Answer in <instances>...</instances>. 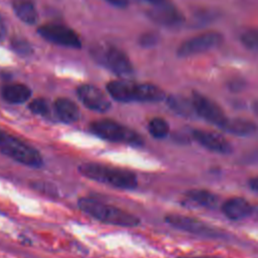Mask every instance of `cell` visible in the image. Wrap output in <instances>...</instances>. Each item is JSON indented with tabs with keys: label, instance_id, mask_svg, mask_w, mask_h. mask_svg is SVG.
<instances>
[{
	"label": "cell",
	"instance_id": "cell-1",
	"mask_svg": "<svg viewBox=\"0 0 258 258\" xmlns=\"http://www.w3.org/2000/svg\"><path fill=\"white\" fill-rule=\"evenodd\" d=\"M106 90L117 102L156 103L165 98L164 92L150 83H135L127 80H115L107 84Z\"/></svg>",
	"mask_w": 258,
	"mask_h": 258
},
{
	"label": "cell",
	"instance_id": "cell-2",
	"mask_svg": "<svg viewBox=\"0 0 258 258\" xmlns=\"http://www.w3.org/2000/svg\"><path fill=\"white\" fill-rule=\"evenodd\" d=\"M79 172L89 179L117 188L133 189L138 185L137 176L132 171L99 162L83 163L79 166Z\"/></svg>",
	"mask_w": 258,
	"mask_h": 258
},
{
	"label": "cell",
	"instance_id": "cell-3",
	"mask_svg": "<svg viewBox=\"0 0 258 258\" xmlns=\"http://www.w3.org/2000/svg\"><path fill=\"white\" fill-rule=\"evenodd\" d=\"M78 206L87 215L106 224L120 227H136L140 224V219L135 215L94 199L81 198Z\"/></svg>",
	"mask_w": 258,
	"mask_h": 258
},
{
	"label": "cell",
	"instance_id": "cell-4",
	"mask_svg": "<svg viewBox=\"0 0 258 258\" xmlns=\"http://www.w3.org/2000/svg\"><path fill=\"white\" fill-rule=\"evenodd\" d=\"M90 55L98 64L119 77H128L134 72L129 56L113 44L97 42L91 46Z\"/></svg>",
	"mask_w": 258,
	"mask_h": 258
},
{
	"label": "cell",
	"instance_id": "cell-5",
	"mask_svg": "<svg viewBox=\"0 0 258 258\" xmlns=\"http://www.w3.org/2000/svg\"><path fill=\"white\" fill-rule=\"evenodd\" d=\"M0 152L26 166L40 167L43 164L42 156L37 149L1 127Z\"/></svg>",
	"mask_w": 258,
	"mask_h": 258
},
{
	"label": "cell",
	"instance_id": "cell-6",
	"mask_svg": "<svg viewBox=\"0 0 258 258\" xmlns=\"http://www.w3.org/2000/svg\"><path fill=\"white\" fill-rule=\"evenodd\" d=\"M89 128L96 136L111 142H120L133 146L144 144L143 138L138 132L111 119L95 120L90 124Z\"/></svg>",
	"mask_w": 258,
	"mask_h": 258
},
{
	"label": "cell",
	"instance_id": "cell-7",
	"mask_svg": "<svg viewBox=\"0 0 258 258\" xmlns=\"http://www.w3.org/2000/svg\"><path fill=\"white\" fill-rule=\"evenodd\" d=\"M223 41L224 36L220 32L209 31L201 33L182 41L176 49V55L178 57H188L206 52L221 45Z\"/></svg>",
	"mask_w": 258,
	"mask_h": 258
},
{
	"label": "cell",
	"instance_id": "cell-8",
	"mask_svg": "<svg viewBox=\"0 0 258 258\" xmlns=\"http://www.w3.org/2000/svg\"><path fill=\"white\" fill-rule=\"evenodd\" d=\"M37 33L46 41L56 45L75 49L82 47V40L79 34L64 24L47 23L38 27Z\"/></svg>",
	"mask_w": 258,
	"mask_h": 258
},
{
	"label": "cell",
	"instance_id": "cell-9",
	"mask_svg": "<svg viewBox=\"0 0 258 258\" xmlns=\"http://www.w3.org/2000/svg\"><path fill=\"white\" fill-rule=\"evenodd\" d=\"M190 101L196 115L219 128L223 127L228 117L215 101L197 91H192Z\"/></svg>",
	"mask_w": 258,
	"mask_h": 258
},
{
	"label": "cell",
	"instance_id": "cell-10",
	"mask_svg": "<svg viewBox=\"0 0 258 258\" xmlns=\"http://www.w3.org/2000/svg\"><path fill=\"white\" fill-rule=\"evenodd\" d=\"M146 16L154 23L167 28L179 27L184 22V16L181 11L168 0L152 5L146 10Z\"/></svg>",
	"mask_w": 258,
	"mask_h": 258
},
{
	"label": "cell",
	"instance_id": "cell-11",
	"mask_svg": "<svg viewBox=\"0 0 258 258\" xmlns=\"http://www.w3.org/2000/svg\"><path fill=\"white\" fill-rule=\"evenodd\" d=\"M77 96L83 105L92 111L105 113L111 108V102L106 94L94 85L83 84L79 86Z\"/></svg>",
	"mask_w": 258,
	"mask_h": 258
},
{
	"label": "cell",
	"instance_id": "cell-12",
	"mask_svg": "<svg viewBox=\"0 0 258 258\" xmlns=\"http://www.w3.org/2000/svg\"><path fill=\"white\" fill-rule=\"evenodd\" d=\"M164 221L177 229L186 231L191 234L205 236V237H220L221 233L217 229L212 228L211 226L205 224L203 221H200L196 218L186 217L182 215H167L164 218Z\"/></svg>",
	"mask_w": 258,
	"mask_h": 258
},
{
	"label": "cell",
	"instance_id": "cell-13",
	"mask_svg": "<svg viewBox=\"0 0 258 258\" xmlns=\"http://www.w3.org/2000/svg\"><path fill=\"white\" fill-rule=\"evenodd\" d=\"M191 134L195 140L200 145L210 151L221 154H229L233 151L231 143L218 133L210 132L203 129H195L192 130Z\"/></svg>",
	"mask_w": 258,
	"mask_h": 258
},
{
	"label": "cell",
	"instance_id": "cell-14",
	"mask_svg": "<svg viewBox=\"0 0 258 258\" xmlns=\"http://www.w3.org/2000/svg\"><path fill=\"white\" fill-rule=\"evenodd\" d=\"M224 215L233 221H239L251 216L254 212V207L244 198L235 197L227 200L222 205Z\"/></svg>",
	"mask_w": 258,
	"mask_h": 258
},
{
	"label": "cell",
	"instance_id": "cell-15",
	"mask_svg": "<svg viewBox=\"0 0 258 258\" xmlns=\"http://www.w3.org/2000/svg\"><path fill=\"white\" fill-rule=\"evenodd\" d=\"M56 117L63 123L71 124L80 119L81 112L78 105L69 98H57L54 102Z\"/></svg>",
	"mask_w": 258,
	"mask_h": 258
},
{
	"label": "cell",
	"instance_id": "cell-16",
	"mask_svg": "<svg viewBox=\"0 0 258 258\" xmlns=\"http://www.w3.org/2000/svg\"><path fill=\"white\" fill-rule=\"evenodd\" d=\"M1 97L9 104H22L31 97V90L24 84H9L2 87Z\"/></svg>",
	"mask_w": 258,
	"mask_h": 258
},
{
	"label": "cell",
	"instance_id": "cell-17",
	"mask_svg": "<svg viewBox=\"0 0 258 258\" xmlns=\"http://www.w3.org/2000/svg\"><path fill=\"white\" fill-rule=\"evenodd\" d=\"M221 129L236 136H249L255 133L256 125L254 122L244 118H228Z\"/></svg>",
	"mask_w": 258,
	"mask_h": 258
},
{
	"label": "cell",
	"instance_id": "cell-18",
	"mask_svg": "<svg viewBox=\"0 0 258 258\" xmlns=\"http://www.w3.org/2000/svg\"><path fill=\"white\" fill-rule=\"evenodd\" d=\"M12 7L17 17L26 24L32 25L38 19L37 11L30 0H13Z\"/></svg>",
	"mask_w": 258,
	"mask_h": 258
},
{
	"label": "cell",
	"instance_id": "cell-19",
	"mask_svg": "<svg viewBox=\"0 0 258 258\" xmlns=\"http://www.w3.org/2000/svg\"><path fill=\"white\" fill-rule=\"evenodd\" d=\"M185 197L190 202L208 209L216 208L219 203V197L207 189H190L185 192Z\"/></svg>",
	"mask_w": 258,
	"mask_h": 258
},
{
	"label": "cell",
	"instance_id": "cell-20",
	"mask_svg": "<svg viewBox=\"0 0 258 258\" xmlns=\"http://www.w3.org/2000/svg\"><path fill=\"white\" fill-rule=\"evenodd\" d=\"M221 16L219 10L214 8H197L190 15L191 27H203L214 21Z\"/></svg>",
	"mask_w": 258,
	"mask_h": 258
},
{
	"label": "cell",
	"instance_id": "cell-21",
	"mask_svg": "<svg viewBox=\"0 0 258 258\" xmlns=\"http://www.w3.org/2000/svg\"><path fill=\"white\" fill-rule=\"evenodd\" d=\"M166 102L168 107L178 115L189 117L196 114L190 99H186L178 95H172L167 98Z\"/></svg>",
	"mask_w": 258,
	"mask_h": 258
},
{
	"label": "cell",
	"instance_id": "cell-22",
	"mask_svg": "<svg viewBox=\"0 0 258 258\" xmlns=\"http://www.w3.org/2000/svg\"><path fill=\"white\" fill-rule=\"evenodd\" d=\"M148 131L154 138L161 139L168 135L169 124L161 117H154L148 123Z\"/></svg>",
	"mask_w": 258,
	"mask_h": 258
},
{
	"label": "cell",
	"instance_id": "cell-23",
	"mask_svg": "<svg viewBox=\"0 0 258 258\" xmlns=\"http://www.w3.org/2000/svg\"><path fill=\"white\" fill-rule=\"evenodd\" d=\"M241 43L250 50H256L258 47V33L255 28H248L240 35Z\"/></svg>",
	"mask_w": 258,
	"mask_h": 258
},
{
	"label": "cell",
	"instance_id": "cell-24",
	"mask_svg": "<svg viewBox=\"0 0 258 258\" xmlns=\"http://www.w3.org/2000/svg\"><path fill=\"white\" fill-rule=\"evenodd\" d=\"M29 110L35 114V115H39V116H47L49 113V105L47 103V101L43 98H37L32 100L29 105H28Z\"/></svg>",
	"mask_w": 258,
	"mask_h": 258
},
{
	"label": "cell",
	"instance_id": "cell-25",
	"mask_svg": "<svg viewBox=\"0 0 258 258\" xmlns=\"http://www.w3.org/2000/svg\"><path fill=\"white\" fill-rule=\"evenodd\" d=\"M159 34L156 33L155 31H146L143 32L139 37H138V43L140 46L144 48L152 47L156 45L159 42Z\"/></svg>",
	"mask_w": 258,
	"mask_h": 258
},
{
	"label": "cell",
	"instance_id": "cell-26",
	"mask_svg": "<svg viewBox=\"0 0 258 258\" xmlns=\"http://www.w3.org/2000/svg\"><path fill=\"white\" fill-rule=\"evenodd\" d=\"M11 45L13 49L21 55H29L33 52L31 44L23 38H14L11 41Z\"/></svg>",
	"mask_w": 258,
	"mask_h": 258
},
{
	"label": "cell",
	"instance_id": "cell-27",
	"mask_svg": "<svg viewBox=\"0 0 258 258\" xmlns=\"http://www.w3.org/2000/svg\"><path fill=\"white\" fill-rule=\"evenodd\" d=\"M227 86H228L229 90L234 93L241 92L246 87V81L241 77H234L231 80H229Z\"/></svg>",
	"mask_w": 258,
	"mask_h": 258
},
{
	"label": "cell",
	"instance_id": "cell-28",
	"mask_svg": "<svg viewBox=\"0 0 258 258\" xmlns=\"http://www.w3.org/2000/svg\"><path fill=\"white\" fill-rule=\"evenodd\" d=\"M106 1L117 8H126L129 4V0H106Z\"/></svg>",
	"mask_w": 258,
	"mask_h": 258
},
{
	"label": "cell",
	"instance_id": "cell-29",
	"mask_svg": "<svg viewBox=\"0 0 258 258\" xmlns=\"http://www.w3.org/2000/svg\"><path fill=\"white\" fill-rule=\"evenodd\" d=\"M248 185L250 187V189H252L253 191H257L258 189V180L257 177H252L249 179L248 181Z\"/></svg>",
	"mask_w": 258,
	"mask_h": 258
},
{
	"label": "cell",
	"instance_id": "cell-30",
	"mask_svg": "<svg viewBox=\"0 0 258 258\" xmlns=\"http://www.w3.org/2000/svg\"><path fill=\"white\" fill-rule=\"evenodd\" d=\"M6 33V28H5V24L3 22V19L0 16V39H2L5 36Z\"/></svg>",
	"mask_w": 258,
	"mask_h": 258
},
{
	"label": "cell",
	"instance_id": "cell-31",
	"mask_svg": "<svg viewBox=\"0 0 258 258\" xmlns=\"http://www.w3.org/2000/svg\"><path fill=\"white\" fill-rule=\"evenodd\" d=\"M139 1H142V2H146V3H149L151 5H156V4H160L162 2H165L167 0H139Z\"/></svg>",
	"mask_w": 258,
	"mask_h": 258
},
{
	"label": "cell",
	"instance_id": "cell-32",
	"mask_svg": "<svg viewBox=\"0 0 258 258\" xmlns=\"http://www.w3.org/2000/svg\"><path fill=\"white\" fill-rule=\"evenodd\" d=\"M178 258H219V257H209V256H198V257H186V256H182V257H178Z\"/></svg>",
	"mask_w": 258,
	"mask_h": 258
}]
</instances>
